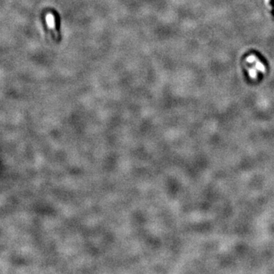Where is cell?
Listing matches in <instances>:
<instances>
[{"mask_svg":"<svg viewBox=\"0 0 274 274\" xmlns=\"http://www.w3.org/2000/svg\"><path fill=\"white\" fill-rule=\"evenodd\" d=\"M247 62L250 63H254V67L258 70V71L261 72H265V66L263 63H261L259 60H257V58L256 56H253V55H251V56H248L247 57Z\"/></svg>","mask_w":274,"mask_h":274,"instance_id":"obj_1","label":"cell"},{"mask_svg":"<svg viewBox=\"0 0 274 274\" xmlns=\"http://www.w3.org/2000/svg\"><path fill=\"white\" fill-rule=\"evenodd\" d=\"M46 23H47L48 26L51 28H54L55 27V19H54V17H53V15L51 14H48L46 15Z\"/></svg>","mask_w":274,"mask_h":274,"instance_id":"obj_2","label":"cell"},{"mask_svg":"<svg viewBox=\"0 0 274 274\" xmlns=\"http://www.w3.org/2000/svg\"><path fill=\"white\" fill-rule=\"evenodd\" d=\"M248 72H249V75L251 78L255 79L257 78V70L256 68H252V69H250L248 70Z\"/></svg>","mask_w":274,"mask_h":274,"instance_id":"obj_3","label":"cell"}]
</instances>
